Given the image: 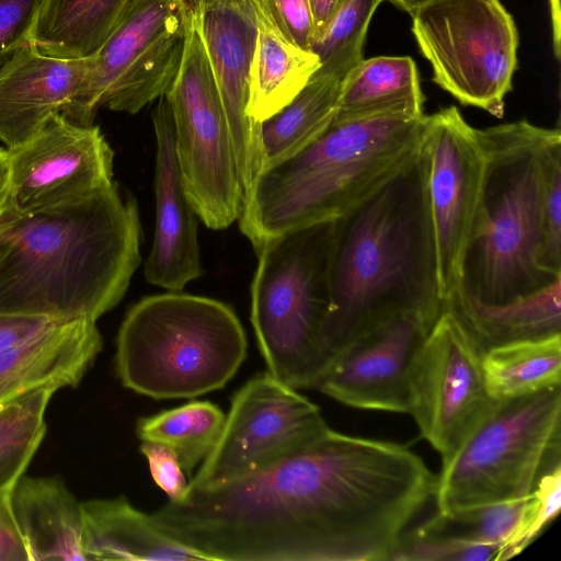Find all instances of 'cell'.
Instances as JSON below:
<instances>
[{
    "instance_id": "1",
    "label": "cell",
    "mask_w": 561,
    "mask_h": 561,
    "mask_svg": "<svg viewBox=\"0 0 561 561\" xmlns=\"http://www.w3.org/2000/svg\"><path fill=\"white\" fill-rule=\"evenodd\" d=\"M435 484L408 447L328 427L249 476L187 485L150 515L209 561H390Z\"/></svg>"
},
{
    "instance_id": "2",
    "label": "cell",
    "mask_w": 561,
    "mask_h": 561,
    "mask_svg": "<svg viewBox=\"0 0 561 561\" xmlns=\"http://www.w3.org/2000/svg\"><path fill=\"white\" fill-rule=\"evenodd\" d=\"M133 197L117 185L18 216L0 256V313L96 320L123 299L140 264Z\"/></svg>"
},
{
    "instance_id": "3",
    "label": "cell",
    "mask_w": 561,
    "mask_h": 561,
    "mask_svg": "<svg viewBox=\"0 0 561 561\" xmlns=\"http://www.w3.org/2000/svg\"><path fill=\"white\" fill-rule=\"evenodd\" d=\"M329 279L323 374L354 337L382 319L410 309L443 311L420 149L407 168L335 219Z\"/></svg>"
},
{
    "instance_id": "4",
    "label": "cell",
    "mask_w": 561,
    "mask_h": 561,
    "mask_svg": "<svg viewBox=\"0 0 561 561\" xmlns=\"http://www.w3.org/2000/svg\"><path fill=\"white\" fill-rule=\"evenodd\" d=\"M477 131L484 173L460 288L481 302L502 304L561 277L538 262L540 159L551 128L523 119Z\"/></svg>"
},
{
    "instance_id": "5",
    "label": "cell",
    "mask_w": 561,
    "mask_h": 561,
    "mask_svg": "<svg viewBox=\"0 0 561 561\" xmlns=\"http://www.w3.org/2000/svg\"><path fill=\"white\" fill-rule=\"evenodd\" d=\"M245 356V332L229 306L169 290L145 297L127 311L114 359L125 388L161 400L225 387Z\"/></svg>"
},
{
    "instance_id": "6",
    "label": "cell",
    "mask_w": 561,
    "mask_h": 561,
    "mask_svg": "<svg viewBox=\"0 0 561 561\" xmlns=\"http://www.w3.org/2000/svg\"><path fill=\"white\" fill-rule=\"evenodd\" d=\"M334 221L289 230L255 251L251 321L267 373L296 389H316L321 334L330 307Z\"/></svg>"
},
{
    "instance_id": "7",
    "label": "cell",
    "mask_w": 561,
    "mask_h": 561,
    "mask_svg": "<svg viewBox=\"0 0 561 561\" xmlns=\"http://www.w3.org/2000/svg\"><path fill=\"white\" fill-rule=\"evenodd\" d=\"M561 385L500 400L443 461L437 512L520 500L560 460Z\"/></svg>"
},
{
    "instance_id": "8",
    "label": "cell",
    "mask_w": 561,
    "mask_h": 561,
    "mask_svg": "<svg viewBox=\"0 0 561 561\" xmlns=\"http://www.w3.org/2000/svg\"><path fill=\"white\" fill-rule=\"evenodd\" d=\"M164 95L184 191L207 227L225 229L241 215L244 187L199 18L191 10L181 66Z\"/></svg>"
},
{
    "instance_id": "9",
    "label": "cell",
    "mask_w": 561,
    "mask_h": 561,
    "mask_svg": "<svg viewBox=\"0 0 561 561\" xmlns=\"http://www.w3.org/2000/svg\"><path fill=\"white\" fill-rule=\"evenodd\" d=\"M412 32L433 81L460 104L501 118L517 67L518 32L500 0H428Z\"/></svg>"
},
{
    "instance_id": "10",
    "label": "cell",
    "mask_w": 561,
    "mask_h": 561,
    "mask_svg": "<svg viewBox=\"0 0 561 561\" xmlns=\"http://www.w3.org/2000/svg\"><path fill=\"white\" fill-rule=\"evenodd\" d=\"M188 15L184 0H133L61 114L89 126L100 107L136 114L164 95L181 66Z\"/></svg>"
},
{
    "instance_id": "11",
    "label": "cell",
    "mask_w": 561,
    "mask_h": 561,
    "mask_svg": "<svg viewBox=\"0 0 561 561\" xmlns=\"http://www.w3.org/2000/svg\"><path fill=\"white\" fill-rule=\"evenodd\" d=\"M422 133L350 163L299 169L280 162L265 169L245 193L240 230L256 250L289 230L343 217L414 160Z\"/></svg>"
},
{
    "instance_id": "12",
    "label": "cell",
    "mask_w": 561,
    "mask_h": 561,
    "mask_svg": "<svg viewBox=\"0 0 561 561\" xmlns=\"http://www.w3.org/2000/svg\"><path fill=\"white\" fill-rule=\"evenodd\" d=\"M420 156L432 231L438 296L460 287L484 173L477 128L456 106L426 115Z\"/></svg>"
},
{
    "instance_id": "13",
    "label": "cell",
    "mask_w": 561,
    "mask_h": 561,
    "mask_svg": "<svg viewBox=\"0 0 561 561\" xmlns=\"http://www.w3.org/2000/svg\"><path fill=\"white\" fill-rule=\"evenodd\" d=\"M328 427L318 405L267 371L259 374L234 393L219 438L188 486L249 476L296 453Z\"/></svg>"
},
{
    "instance_id": "14",
    "label": "cell",
    "mask_w": 561,
    "mask_h": 561,
    "mask_svg": "<svg viewBox=\"0 0 561 561\" xmlns=\"http://www.w3.org/2000/svg\"><path fill=\"white\" fill-rule=\"evenodd\" d=\"M482 356L459 321L443 308L408 383V413L442 461L496 402L485 387Z\"/></svg>"
},
{
    "instance_id": "15",
    "label": "cell",
    "mask_w": 561,
    "mask_h": 561,
    "mask_svg": "<svg viewBox=\"0 0 561 561\" xmlns=\"http://www.w3.org/2000/svg\"><path fill=\"white\" fill-rule=\"evenodd\" d=\"M8 152L10 207L19 216L79 202L115 183L114 152L100 127L61 113Z\"/></svg>"
},
{
    "instance_id": "16",
    "label": "cell",
    "mask_w": 561,
    "mask_h": 561,
    "mask_svg": "<svg viewBox=\"0 0 561 561\" xmlns=\"http://www.w3.org/2000/svg\"><path fill=\"white\" fill-rule=\"evenodd\" d=\"M440 313L403 310L369 327L337 354L316 389L352 408L408 413L410 373Z\"/></svg>"
},
{
    "instance_id": "17",
    "label": "cell",
    "mask_w": 561,
    "mask_h": 561,
    "mask_svg": "<svg viewBox=\"0 0 561 561\" xmlns=\"http://www.w3.org/2000/svg\"><path fill=\"white\" fill-rule=\"evenodd\" d=\"M198 14L201 31L230 129L244 196L265 170L261 124L248 115L256 37L252 7H220Z\"/></svg>"
},
{
    "instance_id": "18",
    "label": "cell",
    "mask_w": 561,
    "mask_h": 561,
    "mask_svg": "<svg viewBox=\"0 0 561 561\" xmlns=\"http://www.w3.org/2000/svg\"><path fill=\"white\" fill-rule=\"evenodd\" d=\"M156 134V226L144 274L148 283L180 291L202 273L197 219L181 180L172 113L165 95L152 113Z\"/></svg>"
},
{
    "instance_id": "19",
    "label": "cell",
    "mask_w": 561,
    "mask_h": 561,
    "mask_svg": "<svg viewBox=\"0 0 561 561\" xmlns=\"http://www.w3.org/2000/svg\"><path fill=\"white\" fill-rule=\"evenodd\" d=\"M90 58H56L26 42L0 68V142L7 149L35 136L65 110L84 80Z\"/></svg>"
},
{
    "instance_id": "20",
    "label": "cell",
    "mask_w": 561,
    "mask_h": 561,
    "mask_svg": "<svg viewBox=\"0 0 561 561\" xmlns=\"http://www.w3.org/2000/svg\"><path fill=\"white\" fill-rule=\"evenodd\" d=\"M96 322H55L0 352V405L38 390L79 385L102 351Z\"/></svg>"
},
{
    "instance_id": "21",
    "label": "cell",
    "mask_w": 561,
    "mask_h": 561,
    "mask_svg": "<svg viewBox=\"0 0 561 561\" xmlns=\"http://www.w3.org/2000/svg\"><path fill=\"white\" fill-rule=\"evenodd\" d=\"M10 497L28 561H87L80 502L59 477L22 476Z\"/></svg>"
},
{
    "instance_id": "22",
    "label": "cell",
    "mask_w": 561,
    "mask_h": 561,
    "mask_svg": "<svg viewBox=\"0 0 561 561\" xmlns=\"http://www.w3.org/2000/svg\"><path fill=\"white\" fill-rule=\"evenodd\" d=\"M448 310L484 354L519 341L561 334V277L502 304H484L462 288L445 301Z\"/></svg>"
},
{
    "instance_id": "23",
    "label": "cell",
    "mask_w": 561,
    "mask_h": 561,
    "mask_svg": "<svg viewBox=\"0 0 561 561\" xmlns=\"http://www.w3.org/2000/svg\"><path fill=\"white\" fill-rule=\"evenodd\" d=\"M87 560H205L176 542L125 496L80 502Z\"/></svg>"
},
{
    "instance_id": "24",
    "label": "cell",
    "mask_w": 561,
    "mask_h": 561,
    "mask_svg": "<svg viewBox=\"0 0 561 561\" xmlns=\"http://www.w3.org/2000/svg\"><path fill=\"white\" fill-rule=\"evenodd\" d=\"M256 21L248 115L262 123L285 107L320 69L319 57L295 45L279 27L268 0H249Z\"/></svg>"
},
{
    "instance_id": "25",
    "label": "cell",
    "mask_w": 561,
    "mask_h": 561,
    "mask_svg": "<svg viewBox=\"0 0 561 561\" xmlns=\"http://www.w3.org/2000/svg\"><path fill=\"white\" fill-rule=\"evenodd\" d=\"M416 65L408 56L362 59L343 78L333 121L375 115L424 116Z\"/></svg>"
},
{
    "instance_id": "26",
    "label": "cell",
    "mask_w": 561,
    "mask_h": 561,
    "mask_svg": "<svg viewBox=\"0 0 561 561\" xmlns=\"http://www.w3.org/2000/svg\"><path fill=\"white\" fill-rule=\"evenodd\" d=\"M133 0H41L30 42L48 56L93 57Z\"/></svg>"
},
{
    "instance_id": "27",
    "label": "cell",
    "mask_w": 561,
    "mask_h": 561,
    "mask_svg": "<svg viewBox=\"0 0 561 561\" xmlns=\"http://www.w3.org/2000/svg\"><path fill=\"white\" fill-rule=\"evenodd\" d=\"M344 76L317 71L279 112L262 122L265 169L297 154L332 124Z\"/></svg>"
},
{
    "instance_id": "28",
    "label": "cell",
    "mask_w": 561,
    "mask_h": 561,
    "mask_svg": "<svg viewBox=\"0 0 561 561\" xmlns=\"http://www.w3.org/2000/svg\"><path fill=\"white\" fill-rule=\"evenodd\" d=\"M493 400H506L561 385V334L504 344L482 356Z\"/></svg>"
},
{
    "instance_id": "29",
    "label": "cell",
    "mask_w": 561,
    "mask_h": 561,
    "mask_svg": "<svg viewBox=\"0 0 561 561\" xmlns=\"http://www.w3.org/2000/svg\"><path fill=\"white\" fill-rule=\"evenodd\" d=\"M224 412L209 401H193L140 417L136 434L141 442H151L172 449L184 470L191 472L209 455L221 433Z\"/></svg>"
},
{
    "instance_id": "30",
    "label": "cell",
    "mask_w": 561,
    "mask_h": 561,
    "mask_svg": "<svg viewBox=\"0 0 561 561\" xmlns=\"http://www.w3.org/2000/svg\"><path fill=\"white\" fill-rule=\"evenodd\" d=\"M55 392L38 389L0 405V492L12 490L39 448Z\"/></svg>"
},
{
    "instance_id": "31",
    "label": "cell",
    "mask_w": 561,
    "mask_h": 561,
    "mask_svg": "<svg viewBox=\"0 0 561 561\" xmlns=\"http://www.w3.org/2000/svg\"><path fill=\"white\" fill-rule=\"evenodd\" d=\"M525 499L447 514L436 512L413 531L423 538L501 546L513 531Z\"/></svg>"
},
{
    "instance_id": "32",
    "label": "cell",
    "mask_w": 561,
    "mask_h": 561,
    "mask_svg": "<svg viewBox=\"0 0 561 561\" xmlns=\"http://www.w3.org/2000/svg\"><path fill=\"white\" fill-rule=\"evenodd\" d=\"M385 0H342L312 51L319 57L318 71L345 76L363 59L371 16Z\"/></svg>"
},
{
    "instance_id": "33",
    "label": "cell",
    "mask_w": 561,
    "mask_h": 561,
    "mask_svg": "<svg viewBox=\"0 0 561 561\" xmlns=\"http://www.w3.org/2000/svg\"><path fill=\"white\" fill-rule=\"evenodd\" d=\"M540 249L538 262L561 276V130L551 128L541 151Z\"/></svg>"
},
{
    "instance_id": "34",
    "label": "cell",
    "mask_w": 561,
    "mask_h": 561,
    "mask_svg": "<svg viewBox=\"0 0 561 561\" xmlns=\"http://www.w3.org/2000/svg\"><path fill=\"white\" fill-rule=\"evenodd\" d=\"M561 507V463L540 476L526 496L518 520L500 546L496 561L512 559L524 551L557 517Z\"/></svg>"
},
{
    "instance_id": "35",
    "label": "cell",
    "mask_w": 561,
    "mask_h": 561,
    "mask_svg": "<svg viewBox=\"0 0 561 561\" xmlns=\"http://www.w3.org/2000/svg\"><path fill=\"white\" fill-rule=\"evenodd\" d=\"M500 546L431 539L407 530L390 561H496Z\"/></svg>"
},
{
    "instance_id": "36",
    "label": "cell",
    "mask_w": 561,
    "mask_h": 561,
    "mask_svg": "<svg viewBox=\"0 0 561 561\" xmlns=\"http://www.w3.org/2000/svg\"><path fill=\"white\" fill-rule=\"evenodd\" d=\"M41 0H0V68L26 42Z\"/></svg>"
},
{
    "instance_id": "37",
    "label": "cell",
    "mask_w": 561,
    "mask_h": 561,
    "mask_svg": "<svg viewBox=\"0 0 561 561\" xmlns=\"http://www.w3.org/2000/svg\"><path fill=\"white\" fill-rule=\"evenodd\" d=\"M139 451L147 459L152 480L169 501L180 500L188 483L176 454L169 447L151 442H141Z\"/></svg>"
},
{
    "instance_id": "38",
    "label": "cell",
    "mask_w": 561,
    "mask_h": 561,
    "mask_svg": "<svg viewBox=\"0 0 561 561\" xmlns=\"http://www.w3.org/2000/svg\"><path fill=\"white\" fill-rule=\"evenodd\" d=\"M286 36L298 47L312 51L316 30L308 0H268Z\"/></svg>"
},
{
    "instance_id": "39",
    "label": "cell",
    "mask_w": 561,
    "mask_h": 561,
    "mask_svg": "<svg viewBox=\"0 0 561 561\" xmlns=\"http://www.w3.org/2000/svg\"><path fill=\"white\" fill-rule=\"evenodd\" d=\"M10 493L11 491L0 492V561H28L13 515Z\"/></svg>"
},
{
    "instance_id": "40",
    "label": "cell",
    "mask_w": 561,
    "mask_h": 561,
    "mask_svg": "<svg viewBox=\"0 0 561 561\" xmlns=\"http://www.w3.org/2000/svg\"><path fill=\"white\" fill-rule=\"evenodd\" d=\"M55 323L47 318L0 313V352L14 346Z\"/></svg>"
},
{
    "instance_id": "41",
    "label": "cell",
    "mask_w": 561,
    "mask_h": 561,
    "mask_svg": "<svg viewBox=\"0 0 561 561\" xmlns=\"http://www.w3.org/2000/svg\"><path fill=\"white\" fill-rule=\"evenodd\" d=\"M316 30V43L327 30L342 0H308ZM314 43V44H316Z\"/></svg>"
},
{
    "instance_id": "42",
    "label": "cell",
    "mask_w": 561,
    "mask_h": 561,
    "mask_svg": "<svg viewBox=\"0 0 561 561\" xmlns=\"http://www.w3.org/2000/svg\"><path fill=\"white\" fill-rule=\"evenodd\" d=\"M10 207V164L7 148L0 147V214Z\"/></svg>"
},
{
    "instance_id": "43",
    "label": "cell",
    "mask_w": 561,
    "mask_h": 561,
    "mask_svg": "<svg viewBox=\"0 0 561 561\" xmlns=\"http://www.w3.org/2000/svg\"><path fill=\"white\" fill-rule=\"evenodd\" d=\"M192 12H204L220 7H241L243 0H184Z\"/></svg>"
},
{
    "instance_id": "44",
    "label": "cell",
    "mask_w": 561,
    "mask_h": 561,
    "mask_svg": "<svg viewBox=\"0 0 561 561\" xmlns=\"http://www.w3.org/2000/svg\"><path fill=\"white\" fill-rule=\"evenodd\" d=\"M18 216L19 215L11 207L0 214V243L8 236L10 228L12 227Z\"/></svg>"
},
{
    "instance_id": "45",
    "label": "cell",
    "mask_w": 561,
    "mask_h": 561,
    "mask_svg": "<svg viewBox=\"0 0 561 561\" xmlns=\"http://www.w3.org/2000/svg\"><path fill=\"white\" fill-rule=\"evenodd\" d=\"M388 1H390L392 4H394L399 9L411 14L412 11L416 7H419L420 4H422L423 2L428 1V0H388Z\"/></svg>"
},
{
    "instance_id": "46",
    "label": "cell",
    "mask_w": 561,
    "mask_h": 561,
    "mask_svg": "<svg viewBox=\"0 0 561 561\" xmlns=\"http://www.w3.org/2000/svg\"><path fill=\"white\" fill-rule=\"evenodd\" d=\"M11 229V228H10ZM10 232V231H9ZM9 236V233H8ZM8 236L5 237V239L0 243V256L1 254L3 253L4 251V248H5V243H7V239H8Z\"/></svg>"
}]
</instances>
